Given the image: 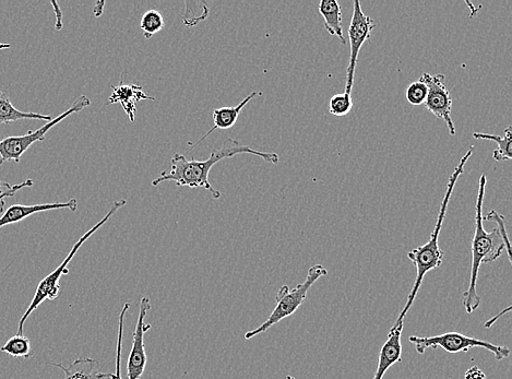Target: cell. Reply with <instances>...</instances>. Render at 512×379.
Listing matches in <instances>:
<instances>
[{"label": "cell", "instance_id": "5bb4252c", "mask_svg": "<svg viewBox=\"0 0 512 379\" xmlns=\"http://www.w3.org/2000/svg\"><path fill=\"white\" fill-rule=\"evenodd\" d=\"M260 94V92L254 91L248 94V96L236 106H224V108L214 110L213 127L206 135H204V137H201L196 144L192 145V147L195 148L200 145L202 141L207 139L213 132H216L217 129L226 130L232 128L236 124L238 117H240L245 106L250 101L260 96Z\"/></svg>", "mask_w": 512, "mask_h": 379}, {"label": "cell", "instance_id": "277c9868", "mask_svg": "<svg viewBox=\"0 0 512 379\" xmlns=\"http://www.w3.org/2000/svg\"><path fill=\"white\" fill-rule=\"evenodd\" d=\"M127 204V201L117 200L114 201L109 213L97 224L94 225L93 228H91L87 233L83 234L79 241L74 245L73 250L70 251L68 256L65 258L64 262L59 265L49 276L44 278L37 289V292H35L32 302L30 303L28 310L25 314L22 315L20 322L18 324V331L17 335H23V329H25L26 322L28 321V318L31 316V314L38 310V307L45 301H55L58 299L59 294L62 292L61 287V279L63 276L68 274V265L73 260V258L76 256L78 251L80 250L81 246L85 244L91 236L97 232L103 225L109 221L115 213L124 207Z\"/></svg>", "mask_w": 512, "mask_h": 379}, {"label": "cell", "instance_id": "8fae6325", "mask_svg": "<svg viewBox=\"0 0 512 379\" xmlns=\"http://www.w3.org/2000/svg\"><path fill=\"white\" fill-rule=\"evenodd\" d=\"M403 327L390 329L388 338L380 349L377 370L373 379H383L391 366L401 363Z\"/></svg>", "mask_w": 512, "mask_h": 379}, {"label": "cell", "instance_id": "83f0119b", "mask_svg": "<svg viewBox=\"0 0 512 379\" xmlns=\"http://www.w3.org/2000/svg\"><path fill=\"white\" fill-rule=\"evenodd\" d=\"M510 311H511V306H508L506 310H504L503 312H500L496 317H493L492 319H490V321L486 322L484 327L491 328L498 321V319L500 317H502L503 315H505L506 313H508Z\"/></svg>", "mask_w": 512, "mask_h": 379}, {"label": "cell", "instance_id": "d6986e66", "mask_svg": "<svg viewBox=\"0 0 512 379\" xmlns=\"http://www.w3.org/2000/svg\"><path fill=\"white\" fill-rule=\"evenodd\" d=\"M0 352L7 353L13 358L30 359L32 357L31 340L23 335H16L10 338L5 345L0 348Z\"/></svg>", "mask_w": 512, "mask_h": 379}, {"label": "cell", "instance_id": "44dd1931", "mask_svg": "<svg viewBox=\"0 0 512 379\" xmlns=\"http://www.w3.org/2000/svg\"><path fill=\"white\" fill-rule=\"evenodd\" d=\"M130 303H125L121 314H119L118 325V341H117V355H116V374H112L107 379H123L122 378V350H123V336L125 326V316L129 310Z\"/></svg>", "mask_w": 512, "mask_h": 379}, {"label": "cell", "instance_id": "8992f818", "mask_svg": "<svg viewBox=\"0 0 512 379\" xmlns=\"http://www.w3.org/2000/svg\"><path fill=\"white\" fill-rule=\"evenodd\" d=\"M410 342L416 352L424 354L428 349L442 348L448 353L467 352L474 348H482L492 352L497 361H503L510 357L511 350L507 346H497L494 343L480 340L460 333H446L432 337L411 336Z\"/></svg>", "mask_w": 512, "mask_h": 379}, {"label": "cell", "instance_id": "2e32d148", "mask_svg": "<svg viewBox=\"0 0 512 379\" xmlns=\"http://www.w3.org/2000/svg\"><path fill=\"white\" fill-rule=\"evenodd\" d=\"M319 14L325 20L326 30L331 35H335L342 44L347 43L343 33L342 10L337 0H321L319 3Z\"/></svg>", "mask_w": 512, "mask_h": 379}, {"label": "cell", "instance_id": "7a4b0ae2", "mask_svg": "<svg viewBox=\"0 0 512 379\" xmlns=\"http://www.w3.org/2000/svg\"><path fill=\"white\" fill-rule=\"evenodd\" d=\"M474 147L472 146L466 155L463 156L458 167L455 169L454 173H452L449 177V182L447 185V191L442 203V207H440L438 219L436 222V227L431 234V239L422 246L414 248L408 254L409 259L414 264L416 268V278L413 284V288L408 296V302L406 306L403 307L400 315L397 318L396 323L392 328H398L400 326H404V319H406L413 303L418 296L419 291L422 287L423 279L431 270L437 269L444 263V251L440 250L438 239L440 231H442L443 223L445 221L447 208L449 205V201L452 193H454L455 186L460 179V176L464 172V167H466L467 162L473 155Z\"/></svg>", "mask_w": 512, "mask_h": 379}, {"label": "cell", "instance_id": "ba28073f", "mask_svg": "<svg viewBox=\"0 0 512 379\" xmlns=\"http://www.w3.org/2000/svg\"><path fill=\"white\" fill-rule=\"evenodd\" d=\"M353 6V15L349 27L350 63L347 70V85H345V92L349 94L353 89L357 59H359L362 46L371 38L375 29L374 19L364 14L361 2L355 0Z\"/></svg>", "mask_w": 512, "mask_h": 379}, {"label": "cell", "instance_id": "3957f363", "mask_svg": "<svg viewBox=\"0 0 512 379\" xmlns=\"http://www.w3.org/2000/svg\"><path fill=\"white\" fill-rule=\"evenodd\" d=\"M487 177H480L478 199L475 206V229L472 240V266L469 289L463 293V306L468 314L474 313L481 305L478 293V279L483 264L495 262L505 251V245L497 228L487 232L483 225V201L486 192Z\"/></svg>", "mask_w": 512, "mask_h": 379}, {"label": "cell", "instance_id": "6da1fadb", "mask_svg": "<svg viewBox=\"0 0 512 379\" xmlns=\"http://www.w3.org/2000/svg\"><path fill=\"white\" fill-rule=\"evenodd\" d=\"M243 153L259 157L271 164H278L280 161L277 153L259 151L229 138L223 142L221 148L213 149L210 157L205 161L188 160L180 153H175L171 159L170 170L162 172L151 185L157 187L163 182H175L177 186L205 188L214 199H219L221 193L209 181L210 171L220 161L243 155Z\"/></svg>", "mask_w": 512, "mask_h": 379}, {"label": "cell", "instance_id": "e0dca14e", "mask_svg": "<svg viewBox=\"0 0 512 379\" xmlns=\"http://www.w3.org/2000/svg\"><path fill=\"white\" fill-rule=\"evenodd\" d=\"M22 120H37L49 123L53 118L50 115L19 111L15 108V105L11 103L7 94L0 91V124H8Z\"/></svg>", "mask_w": 512, "mask_h": 379}, {"label": "cell", "instance_id": "484cf974", "mask_svg": "<svg viewBox=\"0 0 512 379\" xmlns=\"http://www.w3.org/2000/svg\"><path fill=\"white\" fill-rule=\"evenodd\" d=\"M464 379H487L485 373L478 366H472L464 374Z\"/></svg>", "mask_w": 512, "mask_h": 379}, {"label": "cell", "instance_id": "52a82bcc", "mask_svg": "<svg viewBox=\"0 0 512 379\" xmlns=\"http://www.w3.org/2000/svg\"><path fill=\"white\" fill-rule=\"evenodd\" d=\"M91 105V100L86 96L79 97L70 108L63 114L53 118L49 123H45L41 128L30 132L25 136L8 137L0 140V165L5 162H20L26 151L35 144V142L43 141L47 133L63 122L70 115L77 114Z\"/></svg>", "mask_w": 512, "mask_h": 379}, {"label": "cell", "instance_id": "ffe728a7", "mask_svg": "<svg viewBox=\"0 0 512 379\" xmlns=\"http://www.w3.org/2000/svg\"><path fill=\"white\" fill-rule=\"evenodd\" d=\"M165 27V21L160 13L156 9H150L141 18L140 28L144 32L145 38L150 40L157 33L161 32Z\"/></svg>", "mask_w": 512, "mask_h": 379}, {"label": "cell", "instance_id": "9c48e42d", "mask_svg": "<svg viewBox=\"0 0 512 379\" xmlns=\"http://www.w3.org/2000/svg\"><path fill=\"white\" fill-rule=\"evenodd\" d=\"M420 80L427 87L425 108L440 120H443L449 129V134L455 136L456 127L451 118L452 99L445 84L446 77L442 74L433 76L425 73Z\"/></svg>", "mask_w": 512, "mask_h": 379}, {"label": "cell", "instance_id": "4fadbf2b", "mask_svg": "<svg viewBox=\"0 0 512 379\" xmlns=\"http://www.w3.org/2000/svg\"><path fill=\"white\" fill-rule=\"evenodd\" d=\"M113 93L110 97L107 104L112 105L115 103H121L124 111L129 117L130 122L135 123L136 120V105L140 101L151 100L154 101L156 99L149 97L148 94L145 93L144 89L139 85H127L122 84L119 86H113Z\"/></svg>", "mask_w": 512, "mask_h": 379}, {"label": "cell", "instance_id": "7402d4cb", "mask_svg": "<svg viewBox=\"0 0 512 379\" xmlns=\"http://www.w3.org/2000/svg\"><path fill=\"white\" fill-rule=\"evenodd\" d=\"M353 109V100L351 94L344 92L335 94L330 99L329 110L332 115L345 116Z\"/></svg>", "mask_w": 512, "mask_h": 379}, {"label": "cell", "instance_id": "30bf717a", "mask_svg": "<svg viewBox=\"0 0 512 379\" xmlns=\"http://www.w3.org/2000/svg\"><path fill=\"white\" fill-rule=\"evenodd\" d=\"M151 310V303L147 296L141 298L139 315L134 333L133 348L130 351L127 362L128 379H140L144 375L147 366V353L145 349V335L152 328L145 323V319Z\"/></svg>", "mask_w": 512, "mask_h": 379}, {"label": "cell", "instance_id": "ac0fdd59", "mask_svg": "<svg viewBox=\"0 0 512 379\" xmlns=\"http://www.w3.org/2000/svg\"><path fill=\"white\" fill-rule=\"evenodd\" d=\"M473 137L476 139H484V140H491L496 142L498 148L493 153V158L500 162V161H507L511 159V127H507L505 130L504 136H497V135H488V134H481V133H475L473 134Z\"/></svg>", "mask_w": 512, "mask_h": 379}, {"label": "cell", "instance_id": "5b68a950", "mask_svg": "<svg viewBox=\"0 0 512 379\" xmlns=\"http://www.w3.org/2000/svg\"><path fill=\"white\" fill-rule=\"evenodd\" d=\"M328 270L323 265H315L309 268L306 280L290 289L283 286L277 294V304L275 310L272 311L267 321L254 330L247 331L245 339L250 340L260 334L266 333L271 327L279 324L283 319L292 316L307 299L308 290L314 286V283L320 278L326 277Z\"/></svg>", "mask_w": 512, "mask_h": 379}, {"label": "cell", "instance_id": "d4e9b609", "mask_svg": "<svg viewBox=\"0 0 512 379\" xmlns=\"http://www.w3.org/2000/svg\"><path fill=\"white\" fill-rule=\"evenodd\" d=\"M33 184L34 182L32 180H27L21 184L11 186L8 183L0 181V215H2L4 210L6 198L15 196L21 189L31 187Z\"/></svg>", "mask_w": 512, "mask_h": 379}, {"label": "cell", "instance_id": "cb8c5ba5", "mask_svg": "<svg viewBox=\"0 0 512 379\" xmlns=\"http://www.w3.org/2000/svg\"><path fill=\"white\" fill-rule=\"evenodd\" d=\"M427 97V87L422 80H416L408 86L406 98L412 105H423Z\"/></svg>", "mask_w": 512, "mask_h": 379}, {"label": "cell", "instance_id": "f546056e", "mask_svg": "<svg viewBox=\"0 0 512 379\" xmlns=\"http://www.w3.org/2000/svg\"><path fill=\"white\" fill-rule=\"evenodd\" d=\"M287 379H295V378L289 375V376H287Z\"/></svg>", "mask_w": 512, "mask_h": 379}, {"label": "cell", "instance_id": "603a6c76", "mask_svg": "<svg viewBox=\"0 0 512 379\" xmlns=\"http://www.w3.org/2000/svg\"><path fill=\"white\" fill-rule=\"evenodd\" d=\"M483 220L492 221L497 224V229L499 231L500 236H502V240L505 245V251L507 253L509 263L512 264L511 245H510V241H509V235L506 230L505 217L500 215V213H498L496 210H492V211L488 212V215L485 218H483Z\"/></svg>", "mask_w": 512, "mask_h": 379}, {"label": "cell", "instance_id": "9a60e30c", "mask_svg": "<svg viewBox=\"0 0 512 379\" xmlns=\"http://www.w3.org/2000/svg\"><path fill=\"white\" fill-rule=\"evenodd\" d=\"M52 365L65 373L64 379H107L112 375L100 372L99 362L90 358L78 359L68 367L61 363Z\"/></svg>", "mask_w": 512, "mask_h": 379}, {"label": "cell", "instance_id": "4316f807", "mask_svg": "<svg viewBox=\"0 0 512 379\" xmlns=\"http://www.w3.org/2000/svg\"><path fill=\"white\" fill-rule=\"evenodd\" d=\"M52 6L54 7V11L56 14V30H62L63 29V14L62 10L59 9L58 4L55 2H52Z\"/></svg>", "mask_w": 512, "mask_h": 379}, {"label": "cell", "instance_id": "f1b7e54d", "mask_svg": "<svg viewBox=\"0 0 512 379\" xmlns=\"http://www.w3.org/2000/svg\"><path fill=\"white\" fill-rule=\"evenodd\" d=\"M10 49V44L0 43V51Z\"/></svg>", "mask_w": 512, "mask_h": 379}, {"label": "cell", "instance_id": "7c38bea8", "mask_svg": "<svg viewBox=\"0 0 512 379\" xmlns=\"http://www.w3.org/2000/svg\"><path fill=\"white\" fill-rule=\"evenodd\" d=\"M77 208L78 201L75 198L66 201V203L41 204L33 206L14 205L9 207L5 211L3 213V216H0V228H4L6 227V225L15 224L22 220H25L30 216L34 215V213L59 209H68L71 211H76Z\"/></svg>", "mask_w": 512, "mask_h": 379}]
</instances>
